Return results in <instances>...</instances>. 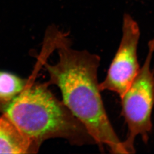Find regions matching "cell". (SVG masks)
Masks as SVG:
<instances>
[{
  "label": "cell",
  "mask_w": 154,
  "mask_h": 154,
  "mask_svg": "<svg viewBox=\"0 0 154 154\" xmlns=\"http://www.w3.org/2000/svg\"><path fill=\"white\" fill-rule=\"evenodd\" d=\"M56 49L59 60L45 62L50 86L61 90L62 101L82 123L101 151L106 145L112 154H126L105 110L99 88L98 72L100 58L86 50L73 49L70 39L62 32Z\"/></svg>",
  "instance_id": "obj_1"
},
{
  "label": "cell",
  "mask_w": 154,
  "mask_h": 154,
  "mask_svg": "<svg viewBox=\"0 0 154 154\" xmlns=\"http://www.w3.org/2000/svg\"><path fill=\"white\" fill-rule=\"evenodd\" d=\"M46 83H32L7 106L5 114L40 147L50 139L61 138L72 145L96 144L83 124Z\"/></svg>",
  "instance_id": "obj_2"
},
{
  "label": "cell",
  "mask_w": 154,
  "mask_h": 154,
  "mask_svg": "<svg viewBox=\"0 0 154 154\" xmlns=\"http://www.w3.org/2000/svg\"><path fill=\"white\" fill-rule=\"evenodd\" d=\"M154 53V40L148 44L143 66L122 97V114L128 128L126 139L122 141L126 154L135 152V141L140 136L147 143L151 131L154 106V72L151 63Z\"/></svg>",
  "instance_id": "obj_3"
},
{
  "label": "cell",
  "mask_w": 154,
  "mask_h": 154,
  "mask_svg": "<svg viewBox=\"0 0 154 154\" xmlns=\"http://www.w3.org/2000/svg\"><path fill=\"white\" fill-rule=\"evenodd\" d=\"M140 30L130 15L123 18L122 37L105 79L99 83L101 92L112 91L121 97L130 86L140 68L137 55Z\"/></svg>",
  "instance_id": "obj_4"
},
{
  "label": "cell",
  "mask_w": 154,
  "mask_h": 154,
  "mask_svg": "<svg viewBox=\"0 0 154 154\" xmlns=\"http://www.w3.org/2000/svg\"><path fill=\"white\" fill-rule=\"evenodd\" d=\"M39 148L5 114L0 116V154H36Z\"/></svg>",
  "instance_id": "obj_5"
},
{
  "label": "cell",
  "mask_w": 154,
  "mask_h": 154,
  "mask_svg": "<svg viewBox=\"0 0 154 154\" xmlns=\"http://www.w3.org/2000/svg\"><path fill=\"white\" fill-rule=\"evenodd\" d=\"M33 83L30 79H23L10 72L0 71V105L4 111L13 99Z\"/></svg>",
  "instance_id": "obj_6"
},
{
  "label": "cell",
  "mask_w": 154,
  "mask_h": 154,
  "mask_svg": "<svg viewBox=\"0 0 154 154\" xmlns=\"http://www.w3.org/2000/svg\"><path fill=\"white\" fill-rule=\"evenodd\" d=\"M3 112H4V108L1 105H0V112L3 113Z\"/></svg>",
  "instance_id": "obj_7"
}]
</instances>
